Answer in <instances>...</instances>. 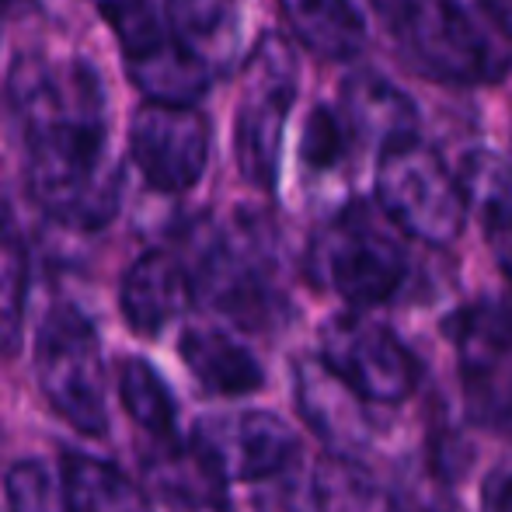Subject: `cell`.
<instances>
[{
  "label": "cell",
  "mask_w": 512,
  "mask_h": 512,
  "mask_svg": "<svg viewBox=\"0 0 512 512\" xmlns=\"http://www.w3.org/2000/svg\"><path fill=\"white\" fill-rule=\"evenodd\" d=\"M28 192L53 220L77 230L112 223L122 175L108 154L105 122H60L28 133Z\"/></svg>",
  "instance_id": "cell-1"
},
{
  "label": "cell",
  "mask_w": 512,
  "mask_h": 512,
  "mask_svg": "<svg viewBox=\"0 0 512 512\" xmlns=\"http://www.w3.org/2000/svg\"><path fill=\"white\" fill-rule=\"evenodd\" d=\"M373 11L408 67L432 81H499L509 63L460 0H373Z\"/></svg>",
  "instance_id": "cell-2"
},
{
  "label": "cell",
  "mask_w": 512,
  "mask_h": 512,
  "mask_svg": "<svg viewBox=\"0 0 512 512\" xmlns=\"http://www.w3.org/2000/svg\"><path fill=\"white\" fill-rule=\"evenodd\" d=\"M398 223L377 206L356 203L338 213L314 241V272L328 290L356 307L384 304L408 272Z\"/></svg>",
  "instance_id": "cell-3"
},
{
  "label": "cell",
  "mask_w": 512,
  "mask_h": 512,
  "mask_svg": "<svg viewBox=\"0 0 512 512\" xmlns=\"http://www.w3.org/2000/svg\"><path fill=\"white\" fill-rule=\"evenodd\" d=\"M35 377L56 415L84 436H105V359L91 321L77 307H53L35 338Z\"/></svg>",
  "instance_id": "cell-4"
},
{
  "label": "cell",
  "mask_w": 512,
  "mask_h": 512,
  "mask_svg": "<svg viewBox=\"0 0 512 512\" xmlns=\"http://www.w3.org/2000/svg\"><path fill=\"white\" fill-rule=\"evenodd\" d=\"M377 203L401 227V234L425 244H453L467 220V196L460 178L439 161L436 150L415 136L380 150Z\"/></svg>",
  "instance_id": "cell-5"
},
{
  "label": "cell",
  "mask_w": 512,
  "mask_h": 512,
  "mask_svg": "<svg viewBox=\"0 0 512 512\" xmlns=\"http://www.w3.org/2000/svg\"><path fill=\"white\" fill-rule=\"evenodd\" d=\"M297 95V60L279 35H265L248 60L244 98L237 108L234 150L241 175L258 189H272L279 171L286 115Z\"/></svg>",
  "instance_id": "cell-6"
},
{
  "label": "cell",
  "mask_w": 512,
  "mask_h": 512,
  "mask_svg": "<svg viewBox=\"0 0 512 512\" xmlns=\"http://www.w3.org/2000/svg\"><path fill=\"white\" fill-rule=\"evenodd\" d=\"M321 359L377 405H398L415 391L418 370L411 352L384 324L359 314H342L324 324Z\"/></svg>",
  "instance_id": "cell-7"
},
{
  "label": "cell",
  "mask_w": 512,
  "mask_h": 512,
  "mask_svg": "<svg viewBox=\"0 0 512 512\" xmlns=\"http://www.w3.org/2000/svg\"><path fill=\"white\" fill-rule=\"evenodd\" d=\"M129 150L147 185L161 192H189L209 161V122L192 105L147 102L133 115Z\"/></svg>",
  "instance_id": "cell-8"
},
{
  "label": "cell",
  "mask_w": 512,
  "mask_h": 512,
  "mask_svg": "<svg viewBox=\"0 0 512 512\" xmlns=\"http://www.w3.org/2000/svg\"><path fill=\"white\" fill-rule=\"evenodd\" d=\"M199 446L227 481H269L290 471L300 457V439L272 411H241L199 422Z\"/></svg>",
  "instance_id": "cell-9"
},
{
  "label": "cell",
  "mask_w": 512,
  "mask_h": 512,
  "mask_svg": "<svg viewBox=\"0 0 512 512\" xmlns=\"http://www.w3.org/2000/svg\"><path fill=\"white\" fill-rule=\"evenodd\" d=\"M11 98L25 129L60 122H105V91L84 60L25 56L11 74Z\"/></svg>",
  "instance_id": "cell-10"
},
{
  "label": "cell",
  "mask_w": 512,
  "mask_h": 512,
  "mask_svg": "<svg viewBox=\"0 0 512 512\" xmlns=\"http://www.w3.org/2000/svg\"><path fill=\"white\" fill-rule=\"evenodd\" d=\"M297 405L307 425L338 453L349 457L359 453L370 439V418H366V398L338 377L321 356L304 359L297 366Z\"/></svg>",
  "instance_id": "cell-11"
},
{
  "label": "cell",
  "mask_w": 512,
  "mask_h": 512,
  "mask_svg": "<svg viewBox=\"0 0 512 512\" xmlns=\"http://www.w3.org/2000/svg\"><path fill=\"white\" fill-rule=\"evenodd\" d=\"M192 276L175 255L147 251L129 265L122 279V317L136 335H157L168 321H175L192 297Z\"/></svg>",
  "instance_id": "cell-12"
},
{
  "label": "cell",
  "mask_w": 512,
  "mask_h": 512,
  "mask_svg": "<svg viewBox=\"0 0 512 512\" xmlns=\"http://www.w3.org/2000/svg\"><path fill=\"white\" fill-rule=\"evenodd\" d=\"M342 119L359 143L380 150L415 136V105L377 74H356L342 84Z\"/></svg>",
  "instance_id": "cell-13"
},
{
  "label": "cell",
  "mask_w": 512,
  "mask_h": 512,
  "mask_svg": "<svg viewBox=\"0 0 512 512\" xmlns=\"http://www.w3.org/2000/svg\"><path fill=\"white\" fill-rule=\"evenodd\" d=\"M460 185L471 206H478L488 248L512 283V164L499 154L478 150L460 168Z\"/></svg>",
  "instance_id": "cell-14"
},
{
  "label": "cell",
  "mask_w": 512,
  "mask_h": 512,
  "mask_svg": "<svg viewBox=\"0 0 512 512\" xmlns=\"http://www.w3.org/2000/svg\"><path fill=\"white\" fill-rule=\"evenodd\" d=\"M182 359L196 380L213 394L223 398H241L265 384L262 363L216 328H189L182 335Z\"/></svg>",
  "instance_id": "cell-15"
},
{
  "label": "cell",
  "mask_w": 512,
  "mask_h": 512,
  "mask_svg": "<svg viewBox=\"0 0 512 512\" xmlns=\"http://www.w3.org/2000/svg\"><path fill=\"white\" fill-rule=\"evenodd\" d=\"M290 28L310 53L352 60L366 46V21L352 0H279Z\"/></svg>",
  "instance_id": "cell-16"
},
{
  "label": "cell",
  "mask_w": 512,
  "mask_h": 512,
  "mask_svg": "<svg viewBox=\"0 0 512 512\" xmlns=\"http://www.w3.org/2000/svg\"><path fill=\"white\" fill-rule=\"evenodd\" d=\"M147 478L164 499L192 509H216L223 506V485L227 478L220 467L209 460V453L196 439L185 446H164L161 453L147 460Z\"/></svg>",
  "instance_id": "cell-17"
},
{
  "label": "cell",
  "mask_w": 512,
  "mask_h": 512,
  "mask_svg": "<svg viewBox=\"0 0 512 512\" xmlns=\"http://www.w3.org/2000/svg\"><path fill=\"white\" fill-rule=\"evenodd\" d=\"M171 32L196 49L209 67H223L237 49L241 4L237 0H164Z\"/></svg>",
  "instance_id": "cell-18"
},
{
  "label": "cell",
  "mask_w": 512,
  "mask_h": 512,
  "mask_svg": "<svg viewBox=\"0 0 512 512\" xmlns=\"http://www.w3.org/2000/svg\"><path fill=\"white\" fill-rule=\"evenodd\" d=\"M63 488L70 512H154L147 495L119 467L84 453L63 457Z\"/></svg>",
  "instance_id": "cell-19"
},
{
  "label": "cell",
  "mask_w": 512,
  "mask_h": 512,
  "mask_svg": "<svg viewBox=\"0 0 512 512\" xmlns=\"http://www.w3.org/2000/svg\"><path fill=\"white\" fill-rule=\"evenodd\" d=\"M28 300V251L18 220L0 206V356L11 359L25 335Z\"/></svg>",
  "instance_id": "cell-20"
},
{
  "label": "cell",
  "mask_w": 512,
  "mask_h": 512,
  "mask_svg": "<svg viewBox=\"0 0 512 512\" xmlns=\"http://www.w3.org/2000/svg\"><path fill=\"white\" fill-rule=\"evenodd\" d=\"M119 394H122V405H126L129 418H133L136 425H143V429L157 439H171L178 405H175V398H171L164 377L147 359H126V363H122Z\"/></svg>",
  "instance_id": "cell-21"
},
{
  "label": "cell",
  "mask_w": 512,
  "mask_h": 512,
  "mask_svg": "<svg viewBox=\"0 0 512 512\" xmlns=\"http://www.w3.org/2000/svg\"><path fill=\"white\" fill-rule=\"evenodd\" d=\"M317 512H398L391 495L345 460H331L310 478Z\"/></svg>",
  "instance_id": "cell-22"
},
{
  "label": "cell",
  "mask_w": 512,
  "mask_h": 512,
  "mask_svg": "<svg viewBox=\"0 0 512 512\" xmlns=\"http://www.w3.org/2000/svg\"><path fill=\"white\" fill-rule=\"evenodd\" d=\"M91 4H95L98 14L112 25L126 63L150 53V49L164 46V42L175 35L168 18H161V14L154 11V0H91Z\"/></svg>",
  "instance_id": "cell-23"
},
{
  "label": "cell",
  "mask_w": 512,
  "mask_h": 512,
  "mask_svg": "<svg viewBox=\"0 0 512 512\" xmlns=\"http://www.w3.org/2000/svg\"><path fill=\"white\" fill-rule=\"evenodd\" d=\"M4 495L11 512H70L67 488L42 460H18L4 478Z\"/></svg>",
  "instance_id": "cell-24"
},
{
  "label": "cell",
  "mask_w": 512,
  "mask_h": 512,
  "mask_svg": "<svg viewBox=\"0 0 512 512\" xmlns=\"http://www.w3.org/2000/svg\"><path fill=\"white\" fill-rule=\"evenodd\" d=\"M349 140H352V133L342 115L328 112V108H314L304 129V147H300L304 164L314 171L338 168V164L345 161V154H349Z\"/></svg>",
  "instance_id": "cell-25"
},
{
  "label": "cell",
  "mask_w": 512,
  "mask_h": 512,
  "mask_svg": "<svg viewBox=\"0 0 512 512\" xmlns=\"http://www.w3.org/2000/svg\"><path fill=\"white\" fill-rule=\"evenodd\" d=\"M488 408L495 411V422L506 425V429L512 432V377L506 380V384H495V387H492V398H488Z\"/></svg>",
  "instance_id": "cell-26"
},
{
  "label": "cell",
  "mask_w": 512,
  "mask_h": 512,
  "mask_svg": "<svg viewBox=\"0 0 512 512\" xmlns=\"http://www.w3.org/2000/svg\"><path fill=\"white\" fill-rule=\"evenodd\" d=\"M485 14L502 28L506 35H512V0H481Z\"/></svg>",
  "instance_id": "cell-27"
},
{
  "label": "cell",
  "mask_w": 512,
  "mask_h": 512,
  "mask_svg": "<svg viewBox=\"0 0 512 512\" xmlns=\"http://www.w3.org/2000/svg\"><path fill=\"white\" fill-rule=\"evenodd\" d=\"M495 512H512V471L502 474L499 488H495V502H492Z\"/></svg>",
  "instance_id": "cell-28"
},
{
  "label": "cell",
  "mask_w": 512,
  "mask_h": 512,
  "mask_svg": "<svg viewBox=\"0 0 512 512\" xmlns=\"http://www.w3.org/2000/svg\"><path fill=\"white\" fill-rule=\"evenodd\" d=\"M28 0H0V18H4V14H14L18 11V7H25Z\"/></svg>",
  "instance_id": "cell-29"
}]
</instances>
